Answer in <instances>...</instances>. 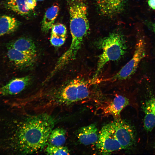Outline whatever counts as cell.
<instances>
[{
	"label": "cell",
	"instance_id": "6da1fadb",
	"mask_svg": "<svg viewBox=\"0 0 155 155\" xmlns=\"http://www.w3.org/2000/svg\"><path fill=\"white\" fill-rule=\"evenodd\" d=\"M57 120L47 113L26 114L19 122L16 134V148L22 154H34L45 148Z\"/></svg>",
	"mask_w": 155,
	"mask_h": 155
},
{
	"label": "cell",
	"instance_id": "7a4b0ae2",
	"mask_svg": "<svg viewBox=\"0 0 155 155\" xmlns=\"http://www.w3.org/2000/svg\"><path fill=\"white\" fill-rule=\"evenodd\" d=\"M68 3L72 40L69 47L56 62L57 66L60 68H62L75 59L89 29L86 1L69 0Z\"/></svg>",
	"mask_w": 155,
	"mask_h": 155
},
{
	"label": "cell",
	"instance_id": "3957f363",
	"mask_svg": "<svg viewBox=\"0 0 155 155\" xmlns=\"http://www.w3.org/2000/svg\"><path fill=\"white\" fill-rule=\"evenodd\" d=\"M96 45L98 48L102 50V52L98 57L93 79L96 78L108 62L120 59L127 49L125 38L118 32H113L100 39Z\"/></svg>",
	"mask_w": 155,
	"mask_h": 155
},
{
	"label": "cell",
	"instance_id": "277c9868",
	"mask_svg": "<svg viewBox=\"0 0 155 155\" xmlns=\"http://www.w3.org/2000/svg\"><path fill=\"white\" fill-rule=\"evenodd\" d=\"M146 47L144 41L140 40L136 43L134 53L131 59L115 74L107 81H115L129 78L136 71L141 61L146 56Z\"/></svg>",
	"mask_w": 155,
	"mask_h": 155
},
{
	"label": "cell",
	"instance_id": "5b68a950",
	"mask_svg": "<svg viewBox=\"0 0 155 155\" xmlns=\"http://www.w3.org/2000/svg\"><path fill=\"white\" fill-rule=\"evenodd\" d=\"M78 80L79 78H76L71 81L42 107L68 105L78 101Z\"/></svg>",
	"mask_w": 155,
	"mask_h": 155
},
{
	"label": "cell",
	"instance_id": "8992f818",
	"mask_svg": "<svg viewBox=\"0 0 155 155\" xmlns=\"http://www.w3.org/2000/svg\"><path fill=\"white\" fill-rule=\"evenodd\" d=\"M95 145L98 150L103 154L123 149L115 137L109 123L101 128Z\"/></svg>",
	"mask_w": 155,
	"mask_h": 155
},
{
	"label": "cell",
	"instance_id": "52a82bcc",
	"mask_svg": "<svg viewBox=\"0 0 155 155\" xmlns=\"http://www.w3.org/2000/svg\"><path fill=\"white\" fill-rule=\"evenodd\" d=\"M109 123L123 149L132 146L134 143L135 137L134 131L130 125L119 118Z\"/></svg>",
	"mask_w": 155,
	"mask_h": 155
},
{
	"label": "cell",
	"instance_id": "ba28073f",
	"mask_svg": "<svg viewBox=\"0 0 155 155\" xmlns=\"http://www.w3.org/2000/svg\"><path fill=\"white\" fill-rule=\"evenodd\" d=\"M7 55L9 60L20 69L30 68L34 65L36 56L30 55L16 50L7 47Z\"/></svg>",
	"mask_w": 155,
	"mask_h": 155
},
{
	"label": "cell",
	"instance_id": "9c48e42d",
	"mask_svg": "<svg viewBox=\"0 0 155 155\" xmlns=\"http://www.w3.org/2000/svg\"><path fill=\"white\" fill-rule=\"evenodd\" d=\"M32 81V77L29 75L13 79L0 88V94L7 96L18 94L28 86Z\"/></svg>",
	"mask_w": 155,
	"mask_h": 155
},
{
	"label": "cell",
	"instance_id": "30bf717a",
	"mask_svg": "<svg viewBox=\"0 0 155 155\" xmlns=\"http://www.w3.org/2000/svg\"><path fill=\"white\" fill-rule=\"evenodd\" d=\"M126 0H97V6L103 16L112 17L120 13L123 10Z\"/></svg>",
	"mask_w": 155,
	"mask_h": 155
},
{
	"label": "cell",
	"instance_id": "8fae6325",
	"mask_svg": "<svg viewBox=\"0 0 155 155\" xmlns=\"http://www.w3.org/2000/svg\"><path fill=\"white\" fill-rule=\"evenodd\" d=\"M99 132L94 124L83 127L78 131L77 137L79 142L85 145L94 144L97 142Z\"/></svg>",
	"mask_w": 155,
	"mask_h": 155
},
{
	"label": "cell",
	"instance_id": "7c38bea8",
	"mask_svg": "<svg viewBox=\"0 0 155 155\" xmlns=\"http://www.w3.org/2000/svg\"><path fill=\"white\" fill-rule=\"evenodd\" d=\"M7 47L13 48L26 54L36 56V45L32 39L25 37L19 38L7 43Z\"/></svg>",
	"mask_w": 155,
	"mask_h": 155
},
{
	"label": "cell",
	"instance_id": "4fadbf2b",
	"mask_svg": "<svg viewBox=\"0 0 155 155\" xmlns=\"http://www.w3.org/2000/svg\"><path fill=\"white\" fill-rule=\"evenodd\" d=\"M129 103V100L126 97L121 95L116 96L104 107L103 113L106 115H111L118 118L121 111Z\"/></svg>",
	"mask_w": 155,
	"mask_h": 155
},
{
	"label": "cell",
	"instance_id": "5bb4252c",
	"mask_svg": "<svg viewBox=\"0 0 155 155\" xmlns=\"http://www.w3.org/2000/svg\"><path fill=\"white\" fill-rule=\"evenodd\" d=\"M28 0H3L0 2V7L22 16H29L32 11L28 8Z\"/></svg>",
	"mask_w": 155,
	"mask_h": 155
},
{
	"label": "cell",
	"instance_id": "9a60e30c",
	"mask_svg": "<svg viewBox=\"0 0 155 155\" xmlns=\"http://www.w3.org/2000/svg\"><path fill=\"white\" fill-rule=\"evenodd\" d=\"M20 25L19 22L10 15L0 16V36L13 33Z\"/></svg>",
	"mask_w": 155,
	"mask_h": 155
},
{
	"label": "cell",
	"instance_id": "2e32d148",
	"mask_svg": "<svg viewBox=\"0 0 155 155\" xmlns=\"http://www.w3.org/2000/svg\"><path fill=\"white\" fill-rule=\"evenodd\" d=\"M59 7L57 5H53L46 11L41 24L42 31L46 33L51 28L57 18L59 11Z\"/></svg>",
	"mask_w": 155,
	"mask_h": 155
},
{
	"label": "cell",
	"instance_id": "e0dca14e",
	"mask_svg": "<svg viewBox=\"0 0 155 155\" xmlns=\"http://www.w3.org/2000/svg\"><path fill=\"white\" fill-rule=\"evenodd\" d=\"M66 134L65 130L63 128L53 129L50 134L47 145L63 146L66 142Z\"/></svg>",
	"mask_w": 155,
	"mask_h": 155
},
{
	"label": "cell",
	"instance_id": "ac0fdd59",
	"mask_svg": "<svg viewBox=\"0 0 155 155\" xmlns=\"http://www.w3.org/2000/svg\"><path fill=\"white\" fill-rule=\"evenodd\" d=\"M144 127L147 131H150L155 126V113L151 110L146 104L144 108Z\"/></svg>",
	"mask_w": 155,
	"mask_h": 155
},
{
	"label": "cell",
	"instance_id": "d6986e66",
	"mask_svg": "<svg viewBox=\"0 0 155 155\" xmlns=\"http://www.w3.org/2000/svg\"><path fill=\"white\" fill-rule=\"evenodd\" d=\"M89 82L79 78L78 84V101L88 98L90 95Z\"/></svg>",
	"mask_w": 155,
	"mask_h": 155
},
{
	"label": "cell",
	"instance_id": "ffe728a7",
	"mask_svg": "<svg viewBox=\"0 0 155 155\" xmlns=\"http://www.w3.org/2000/svg\"><path fill=\"white\" fill-rule=\"evenodd\" d=\"M45 153L47 155H69L70 151L66 147L56 146L48 145L45 149Z\"/></svg>",
	"mask_w": 155,
	"mask_h": 155
},
{
	"label": "cell",
	"instance_id": "44dd1931",
	"mask_svg": "<svg viewBox=\"0 0 155 155\" xmlns=\"http://www.w3.org/2000/svg\"><path fill=\"white\" fill-rule=\"evenodd\" d=\"M51 28V35L66 38L67 28L63 24L59 23L54 24Z\"/></svg>",
	"mask_w": 155,
	"mask_h": 155
},
{
	"label": "cell",
	"instance_id": "7402d4cb",
	"mask_svg": "<svg viewBox=\"0 0 155 155\" xmlns=\"http://www.w3.org/2000/svg\"><path fill=\"white\" fill-rule=\"evenodd\" d=\"M66 38L51 35L50 42L55 47H58L62 45L65 43Z\"/></svg>",
	"mask_w": 155,
	"mask_h": 155
},
{
	"label": "cell",
	"instance_id": "603a6c76",
	"mask_svg": "<svg viewBox=\"0 0 155 155\" xmlns=\"http://www.w3.org/2000/svg\"><path fill=\"white\" fill-rule=\"evenodd\" d=\"M151 110L155 113V98H152L146 103Z\"/></svg>",
	"mask_w": 155,
	"mask_h": 155
},
{
	"label": "cell",
	"instance_id": "cb8c5ba5",
	"mask_svg": "<svg viewBox=\"0 0 155 155\" xmlns=\"http://www.w3.org/2000/svg\"><path fill=\"white\" fill-rule=\"evenodd\" d=\"M148 3L151 8L155 10V0H148Z\"/></svg>",
	"mask_w": 155,
	"mask_h": 155
},
{
	"label": "cell",
	"instance_id": "d4e9b609",
	"mask_svg": "<svg viewBox=\"0 0 155 155\" xmlns=\"http://www.w3.org/2000/svg\"><path fill=\"white\" fill-rule=\"evenodd\" d=\"M151 24V26L153 32L155 34V23H152Z\"/></svg>",
	"mask_w": 155,
	"mask_h": 155
},
{
	"label": "cell",
	"instance_id": "484cf974",
	"mask_svg": "<svg viewBox=\"0 0 155 155\" xmlns=\"http://www.w3.org/2000/svg\"><path fill=\"white\" fill-rule=\"evenodd\" d=\"M36 0L37 1H43L44 0Z\"/></svg>",
	"mask_w": 155,
	"mask_h": 155
}]
</instances>
